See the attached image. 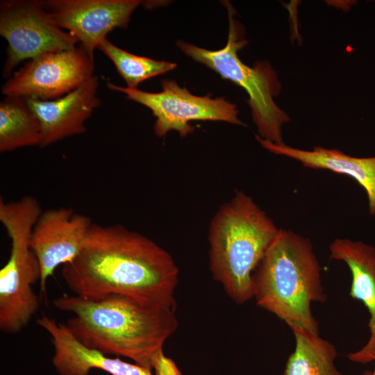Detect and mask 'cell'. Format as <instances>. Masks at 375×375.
<instances>
[{
    "instance_id": "obj_20",
    "label": "cell",
    "mask_w": 375,
    "mask_h": 375,
    "mask_svg": "<svg viewBox=\"0 0 375 375\" xmlns=\"http://www.w3.org/2000/svg\"><path fill=\"white\" fill-rule=\"evenodd\" d=\"M360 375H375V365L373 370H365Z\"/></svg>"
},
{
    "instance_id": "obj_12",
    "label": "cell",
    "mask_w": 375,
    "mask_h": 375,
    "mask_svg": "<svg viewBox=\"0 0 375 375\" xmlns=\"http://www.w3.org/2000/svg\"><path fill=\"white\" fill-rule=\"evenodd\" d=\"M99 78L94 75L74 91L51 101L25 99L41 127L40 147L86 131L85 122L99 106Z\"/></svg>"
},
{
    "instance_id": "obj_19",
    "label": "cell",
    "mask_w": 375,
    "mask_h": 375,
    "mask_svg": "<svg viewBox=\"0 0 375 375\" xmlns=\"http://www.w3.org/2000/svg\"><path fill=\"white\" fill-rule=\"evenodd\" d=\"M155 375H182L174 360L167 357L163 349L159 351L152 361Z\"/></svg>"
},
{
    "instance_id": "obj_4",
    "label": "cell",
    "mask_w": 375,
    "mask_h": 375,
    "mask_svg": "<svg viewBox=\"0 0 375 375\" xmlns=\"http://www.w3.org/2000/svg\"><path fill=\"white\" fill-rule=\"evenodd\" d=\"M279 229L242 191L214 215L208 231L210 269L235 303L253 297V273Z\"/></svg>"
},
{
    "instance_id": "obj_8",
    "label": "cell",
    "mask_w": 375,
    "mask_h": 375,
    "mask_svg": "<svg viewBox=\"0 0 375 375\" xmlns=\"http://www.w3.org/2000/svg\"><path fill=\"white\" fill-rule=\"evenodd\" d=\"M111 90L122 92L126 98L149 108L156 118L153 126L156 135L160 138L169 131H176L184 138L194 128L191 121H223L242 125L238 115L235 104L224 97L211 98L191 94L185 88H181L174 80H162L160 92H149L138 88H128L106 82Z\"/></svg>"
},
{
    "instance_id": "obj_2",
    "label": "cell",
    "mask_w": 375,
    "mask_h": 375,
    "mask_svg": "<svg viewBox=\"0 0 375 375\" xmlns=\"http://www.w3.org/2000/svg\"><path fill=\"white\" fill-rule=\"evenodd\" d=\"M53 304L72 313L66 325L83 345L151 371L155 355L178 326L176 310L147 307L122 295L90 299L63 294Z\"/></svg>"
},
{
    "instance_id": "obj_13",
    "label": "cell",
    "mask_w": 375,
    "mask_h": 375,
    "mask_svg": "<svg viewBox=\"0 0 375 375\" xmlns=\"http://www.w3.org/2000/svg\"><path fill=\"white\" fill-rule=\"evenodd\" d=\"M37 323L50 335L54 349L52 364L59 375H88L93 369L111 375H153L151 369L85 347L66 324L53 318L44 315Z\"/></svg>"
},
{
    "instance_id": "obj_7",
    "label": "cell",
    "mask_w": 375,
    "mask_h": 375,
    "mask_svg": "<svg viewBox=\"0 0 375 375\" xmlns=\"http://www.w3.org/2000/svg\"><path fill=\"white\" fill-rule=\"evenodd\" d=\"M0 35L8 42L3 76L10 77L24 60L72 49L78 39L53 20L40 0H3L0 3Z\"/></svg>"
},
{
    "instance_id": "obj_3",
    "label": "cell",
    "mask_w": 375,
    "mask_h": 375,
    "mask_svg": "<svg viewBox=\"0 0 375 375\" xmlns=\"http://www.w3.org/2000/svg\"><path fill=\"white\" fill-rule=\"evenodd\" d=\"M321 272L310 239L280 228L253 275L256 304L292 331L319 333L311 304L327 299Z\"/></svg>"
},
{
    "instance_id": "obj_14",
    "label": "cell",
    "mask_w": 375,
    "mask_h": 375,
    "mask_svg": "<svg viewBox=\"0 0 375 375\" xmlns=\"http://www.w3.org/2000/svg\"><path fill=\"white\" fill-rule=\"evenodd\" d=\"M329 251L331 259L344 262L350 269L349 295L361 301L369 314L367 342L347 358L357 363H369L375 360V247L362 241L337 238L329 245Z\"/></svg>"
},
{
    "instance_id": "obj_18",
    "label": "cell",
    "mask_w": 375,
    "mask_h": 375,
    "mask_svg": "<svg viewBox=\"0 0 375 375\" xmlns=\"http://www.w3.org/2000/svg\"><path fill=\"white\" fill-rule=\"evenodd\" d=\"M97 49L112 62L128 88H138L140 83L173 70L177 67L174 62L132 54L117 47L108 38L103 39Z\"/></svg>"
},
{
    "instance_id": "obj_6",
    "label": "cell",
    "mask_w": 375,
    "mask_h": 375,
    "mask_svg": "<svg viewBox=\"0 0 375 375\" xmlns=\"http://www.w3.org/2000/svg\"><path fill=\"white\" fill-rule=\"evenodd\" d=\"M224 4L228 12L229 26L227 44L223 49L208 50L183 41H178L176 45L195 61L242 88L249 97L248 103L258 136L275 144H283L281 128L290 117L274 100L281 90L276 73L266 62H258L251 67L240 60L238 51L248 41L244 38L242 25L233 18L231 4L227 1Z\"/></svg>"
},
{
    "instance_id": "obj_10",
    "label": "cell",
    "mask_w": 375,
    "mask_h": 375,
    "mask_svg": "<svg viewBox=\"0 0 375 375\" xmlns=\"http://www.w3.org/2000/svg\"><path fill=\"white\" fill-rule=\"evenodd\" d=\"M140 0H47L55 22L78 42L90 59L99 43L115 28H126Z\"/></svg>"
},
{
    "instance_id": "obj_1",
    "label": "cell",
    "mask_w": 375,
    "mask_h": 375,
    "mask_svg": "<svg viewBox=\"0 0 375 375\" xmlns=\"http://www.w3.org/2000/svg\"><path fill=\"white\" fill-rule=\"evenodd\" d=\"M61 274L68 288L83 298L117 294L147 307L176 310L178 269L173 258L152 240L120 224L93 223Z\"/></svg>"
},
{
    "instance_id": "obj_11",
    "label": "cell",
    "mask_w": 375,
    "mask_h": 375,
    "mask_svg": "<svg viewBox=\"0 0 375 375\" xmlns=\"http://www.w3.org/2000/svg\"><path fill=\"white\" fill-rule=\"evenodd\" d=\"M92 224L89 217L71 208L41 212L32 231L31 246L40 265L42 292L56 269L77 256Z\"/></svg>"
},
{
    "instance_id": "obj_15",
    "label": "cell",
    "mask_w": 375,
    "mask_h": 375,
    "mask_svg": "<svg viewBox=\"0 0 375 375\" xmlns=\"http://www.w3.org/2000/svg\"><path fill=\"white\" fill-rule=\"evenodd\" d=\"M256 138L271 153L296 160L306 167L327 169L351 177L365 190L369 213L375 214V156L353 157L336 149L321 147H315L312 150H303L285 143L275 144L258 135H256Z\"/></svg>"
},
{
    "instance_id": "obj_5",
    "label": "cell",
    "mask_w": 375,
    "mask_h": 375,
    "mask_svg": "<svg viewBox=\"0 0 375 375\" xmlns=\"http://www.w3.org/2000/svg\"><path fill=\"white\" fill-rule=\"evenodd\" d=\"M42 212L31 195L9 202L0 199V222L11 242L9 258L0 269V329L5 333H19L39 309L33 285L40 280L41 269L31 238Z\"/></svg>"
},
{
    "instance_id": "obj_17",
    "label": "cell",
    "mask_w": 375,
    "mask_h": 375,
    "mask_svg": "<svg viewBox=\"0 0 375 375\" xmlns=\"http://www.w3.org/2000/svg\"><path fill=\"white\" fill-rule=\"evenodd\" d=\"M40 122L26 100L6 96L0 103V152L40 146Z\"/></svg>"
},
{
    "instance_id": "obj_16",
    "label": "cell",
    "mask_w": 375,
    "mask_h": 375,
    "mask_svg": "<svg viewBox=\"0 0 375 375\" xmlns=\"http://www.w3.org/2000/svg\"><path fill=\"white\" fill-rule=\"evenodd\" d=\"M295 348L288 357L283 375H343L335 365V347L319 333L292 331Z\"/></svg>"
},
{
    "instance_id": "obj_9",
    "label": "cell",
    "mask_w": 375,
    "mask_h": 375,
    "mask_svg": "<svg viewBox=\"0 0 375 375\" xmlns=\"http://www.w3.org/2000/svg\"><path fill=\"white\" fill-rule=\"evenodd\" d=\"M94 61L81 46L29 60L3 85L5 96L51 101L74 91L94 74Z\"/></svg>"
}]
</instances>
